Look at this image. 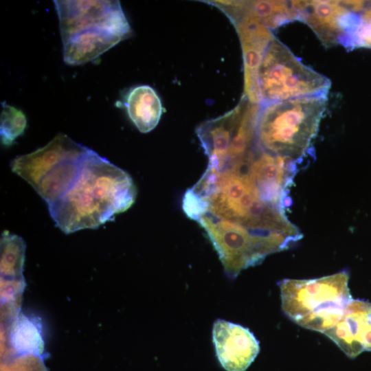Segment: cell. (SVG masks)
Returning a JSON list of instances; mask_svg holds the SVG:
<instances>
[{"label":"cell","instance_id":"14","mask_svg":"<svg viewBox=\"0 0 371 371\" xmlns=\"http://www.w3.org/2000/svg\"><path fill=\"white\" fill-rule=\"evenodd\" d=\"M246 99L243 95L234 109L216 118L206 120L197 127L196 133L209 159L207 168L217 171L225 168Z\"/></svg>","mask_w":371,"mask_h":371},{"label":"cell","instance_id":"18","mask_svg":"<svg viewBox=\"0 0 371 371\" xmlns=\"http://www.w3.org/2000/svg\"><path fill=\"white\" fill-rule=\"evenodd\" d=\"M351 16L341 43L349 49H371V1H350Z\"/></svg>","mask_w":371,"mask_h":371},{"label":"cell","instance_id":"17","mask_svg":"<svg viewBox=\"0 0 371 371\" xmlns=\"http://www.w3.org/2000/svg\"><path fill=\"white\" fill-rule=\"evenodd\" d=\"M122 103L130 120L144 133L157 126L163 113L161 99L149 85L131 87L124 96Z\"/></svg>","mask_w":371,"mask_h":371},{"label":"cell","instance_id":"20","mask_svg":"<svg viewBox=\"0 0 371 371\" xmlns=\"http://www.w3.org/2000/svg\"><path fill=\"white\" fill-rule=\"evenodd\" d=\"M26 126L27 119L21 110L5 102H1L0 137L3 146H12L15 139L24 133Z\"/></svg>","mask_w":371,"mask_h":371},{"label":"cell","instance_id":"2","mask_svg":"<svg viewBox=\"0 0 371 371\" xmlns=\"http://www.w3.org/2000/svg\"><path fill=\"white\" fill-rule=\"evenodd\" d=\"M136 193L128 173L91 150L73 186L48 210L56 225L71 234L111 221L133 204Z\"/></svg>","mask_w":371,"mask_h":371},{"label":"cell","instance_id":"19","mask_svg":"<svg viewBox=\"0 0 371 371\" xmlns=\"http://www.w3.org/2000/svg\"><path fill=\"white\" fill-rule=\"evenodd\" d=\"M25 243L16 234L4 231L1 236V278H23Z\"/></svg>","mask_w":371,"mask_h":371},{"label":"cell","instance_id":"6","mask_svg":"<svg viewBox=\"0 0 371 371\" xmlns=\"http://www.w3.org/2000/svg\"><path fill=\"white\" fill-rule=\"evenodd\" d=\"M216 249L225 273L236 278L244 269L260 264L273 253L286 250L281 243L208 214L196 220Z\"/></svg>","mask_w":371,"mask_h":371},{"label":"cell","instance_id":"11","mask_svg":"<svg viewBox=\"0 0 371 371\" xmlns=\"http://www.w3.org/2000/svg\"><path fill=\"white\" fill-rule=\"evenodd\" d=\"M212 341L226 371H245L260 351L258 341L247 328L221 319L214 322Z\"/></svg>","mask_w":371,"mask_h":371},{"label":"cell","instance_id":"4","mask_svg":"<svg viewBox=\"0 0 371 371\" xmlns=\"http://www.w3.org/2000/svg\"><path fill=\"white\" fill-rule=\"evenodd\" d=\"M348 280L345 271L313 279H284L279 283L282 311L296 324L324 333L352 300Z\"/></svg>","mask_w":371,"mask_h":371},{"label":"cell","instance_id":"9","mask_svg":"<svg viewBox=\"0 0 371 371\" xmlns=\"http://www.w3.org/2000/svg\"><path fill=\"white\" fill-rule=\"evenodd\" d=\"M300 20L313 31L326 47L341 43L348 30L351 9L349 1H292Z\"/></svg>","mask_w":371,"mask_h":371},{"label":"cell","instance_id":"22","mask_svg":"<svg viewBox=\"0 0 371 371\" xmlns=\"http://www.w3.org/2000/svg\"><path fill=\"white\" fill-rule=\"evenodd\" d=\"M24 278H1V304L20 305L21 298L25 288Z\"/></svg>","mask_w":371,"mask_h":371},{"label":"cell","instance_id":"7","mask_svg":"<svg viewBox=\"0 0 371 371\" xmlns=\"http://www.w3.org/2000/svg\"><path fill=\"white\" fill-rule=\"evenodd\" d=\"M61 39L99 26L131 29L119 1H54Z\"/></svg>","mask_w":371,"mask_h":371},{"label":"cell","instance_id":"21","mask_svg":"<svg viewBox=\"0 0 371 371\" xmlns=\"http://www.w3.org/2000/svg\"><path fill=\"white\" fill-rule=\"evenodd\" d=\"M1 371H47L41 356L21 355L1 361Z\"/></svg>","mask_w":371,"mask_h":371},{"label":"cell","instance_id":"5","mask_svg":"<svg viewBox=\"0 0 371 371\" xmlns=\"http://www.w3.org/2000/svg\"><path fill=\"white\" fill-rule=\"evenodd\" d=\"M261 104L328 95L330 80L302 63L277 38L270 43L258 74Z\"/></svg>","mask_w":371,"mask_h":371},{"label":"cell","instance_id":"13","mask_svg":"<svg viewBox=\"0 0 371 371\" xmlns=\"http://www.w3.org/2000/svg\"><path fill=\"white\" fill-rule=\"evenodd\" d=\"M132 30L100 26L83 30L62 39L63 60L69 65L90 62L120 41L130 37Z\"/></svg>","mask_w":371,"mask_h":371},{"label":"cell","instance_id":"3","mask_svg":"<svg viewBox=\"0 0 371 371\" xmlns=\"http://www.w3.org/2000/svg\"><path fill=\"white\" fill-rule=\"evenodd\" d=\"M327 104V95H319L261 104L257 145L269 154L297 162L312 146Z\"/></svg>","mask_w":371,"mask_h":371},{"label":"cell","instance_id":"1","mask_svg":"<svg viewBox=\"0 0 371 371\" xmlns=\"http://www.w3.org/2000/svg\"><path fill=\"white\" fill-rule=\"evenodd\" d=\"M187 192L198 216L208 214L289 247L302 237L299 229L286 218L284 209L261 197L245 170L217 171L207 168L199 181Z\"/></svg>","mask_w":371,"mask_h":371},{"label":"cell","instance_id":"8","mask_svg":"<svg viewBox=\"0 0 371 371\" xmlns=\"http://www.w3.org/2000/svg\"><path fill=\"white\" fill-rule=\"evenodd\" d=\"M238 35L244 64L243 95L254 104H261L259 69L265 54L275 36L271 30L258 20L246 15L227 16Z\"/></svg>","mask_w":371,"mask_h":371},{"label":"cell","instance_id":"15","mask_svg":"<svg viewBox=\"0 0 371 371\" xmlns=\"http://www.w3.org/2000/svg\"><path fill=\"white\" fill-rule=\"evenodd\" d=\"M1 361L21 355L41 356L44 342L41 325L36 317L21 312L8 325H1Z\"/></svg>","mask_w":371,"mask_h":371},{"label":"cell","instance_id":"12","mask_svg":"<svg viewBox=\"0 0 371 371\" xmlns=\"http://www.w3.org/2000/svg\"><path fill=\"white\" fill-rule=\"evenodd\" d=\"M324 334L349 358L371 351V303L352 300L338 322Z\"/></svg>","mask_w":371,"mask_h":371},{"label":"cell","instance_id":"10","mask_svg":"<svg viewBox=\"0 0 371 371\" xmlns=\"http://www.w3.org/2000/svg\"><path fill=\"white\" fill-rule=\"evenodd\" d=\"M87 148L65 134H58L43 147L15 157L10 168L36 190L42 179L62 162Z\"/></svg>","mask_w":371,"mask_h":371},{"label":"cell","instance_id":"16","mask_svg":"<svg viewBox=\"0 0 371 371\" xmlns=\"http://www.w3.org/2000/svg\"><path fill=\"white\" fill-rule=\"evenodd\" d=\"M227 16L242 14L253 17L269 30L297 20V13L292 1H210Z\"/></svg>","mask_w":371,"mask_h":371}]
</instances>
